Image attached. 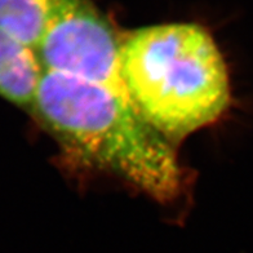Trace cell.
<instances>
[{"label":"cell","instance_id":"1","mask_svg":"<svg viewBox=\"0 0 253 253\" xmlns=\"http://www.w3.org/2000/svg\"><path fill=\"white\" fill-rule=\"evenodd\" d=\"M30 113L74 160L119 177L158 202L180 195L182 170L169 140L128 97L44 71Z\"/></svg>","mask_w":253,"mask_h":253},{"label":"cell","instance_id":"2","mask_svg":"<svg viewBox=\"0 0 253 253\" xmlns=\"http://www.w3.org/2000/svg\"><path fill=\"white\" fill-rule=\"evenodd\" d=\"M120 73L130 101L168 140L213 123L230 103L226 65L193 24L141 27L122 38Z\"/></svg>","mask_w":253,"mask_h":253},{"label":"cell","instance_id":"3","mask_svg":"<svg viewBox=\"0 0 253 253\" xmlns=\"http://www.w3.org/2000/svg\"><path fill=\"white\" fill-rule=\"evenodd\" d=\"M120 43L92 1L62 0L35 53L44 71L100 84L129 98L120 73Z\"/></svg>","mask_w":253,"mask_h":253},{"label":"cell","instance_id":"4","mask_svg":"<svg viewBox=\"0 0 253 253\" xmlns=\"http://www.w3.org/2000/svg\"><path fill=\"white\" fill-rule=\"evenodd\" d=\"M44 69L35 50L0 30V97L31 111Z\"/></svg>","mask_w":253,"mask_h":253},{"label":"cell","instance_id":"5","mask_svg":"<svg viewBox=\"0 0 253 253\" xmlns=\"http://www.w3.org/2000/svg\"><path fill=\"white\" fill-rule=\"evenodd\" d=\"M62 0H0V30L37 49Z\"/></svg>","mask_w":253,"mask_h":253}]
</instances>
